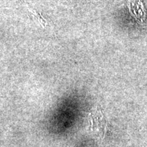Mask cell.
Masks as SVG:
<instances>
[{"label": "cell", "instance_id": "1", "mask_svg": "<svg viewBox=\"0 0 147 147\" xmlns=\"http://www.w3.org/2000/svg\"><path fill=\"white\" fill-rule=\"evenodd\" d=\"M129 8H131V12L134 14L135 18L138 20L144 19L145 15L142 12V5L139 0L131 1V5H129Z\"/></svg>", "mask_w": 147, "mask_h": 147}]
</instances>
